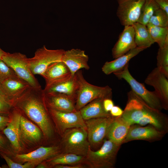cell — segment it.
<instances>
[{"mask_svg": "<svg viewBox=\"0 0 168 168\" xmlns=\"http://www.w3.org/2000/svg\"><path fill=\"white\" fill-rule=\"evenodd\" d=\"M13 106L23 112L37 124L46 138L51 137L53 130L48 108L44 100L42 89L37 90L31 88L14 101Z\"/></svg>", "mask_w": 168, "mask_h": 168, "instance_id": "1", "label": "cell"}, {"mask_svg": "<svg viewBox=\"0 0 168 168\" xmlns=\"http://www.w3.org/2000/svg\"><path fill=\"white\" fill-rule=\"evenodd\" d=\"M127 95L128 101L121 116L131 126L145 125L159 110L149 106L132 90Z\"/></svg>", "mask_w": 168, "mask_h": 168, "instance_id": "2", "label": "cell"}, {"mask_svg": "<svg viewBox=\"0 0 168 168\" xmlns=\"http://www.w3.org/2000/svg\"><path fill=\"white\" fill-rule=\"evenodd\" d=\"M120 145L111 140H104L101 147L93 151L90 147L83 164L90 168H112L115 164Z\"/></svg>", "mask_w": 168, "mask_h": 168, "instance_id": "3", "label": "cell"}, {"mask_svg": "<svg viewBox=\"0 0 168 168\" xmlns=\"http://www.w3.org/2000/svg\"><path fill=\"white\" fill-rule=\"evenodd\" d=\"M75 74L79 84L75 105L77 110H80L95 99L111 98L112 89L110 86H99L89 83L84 78L81 70L77 71Z\"/></svg>", "mask_w": 168, "mask_h": 168, "instance_id": "4", "label": "cell"}, {"mask_svg": "<svg viewBox=\"0 0 168 168\" xmlns=\"http://www.w3.org/2000/svg\"><path fill=\"white\" fill-rule=\"evenodd\" d=\"M62 144L64 153L86 156L90 145L86 128H74L66 130L63 133Z\"/></svg>", "mask_w": 168, "mask_h": 168, "instance_id": "5", "label": "cell"}, {"mask_svg": "<svg viewBox=\"0 0 168 168\" xmlns=\"http://www.w3.org/2000/svg\"><path fill=\"white\" fill-rule=\"evenodd\" d=\"M28 59L25 55L19 52H5L1 58L17 76L27 82L32 88L40 90L41 86L30 69Z\"/></svg>", "mask_w": 168, "mask_h": 168, "instance_id": "6", "label": "cell"}, {"mask_svg": "<svg viewBox=\"0 0 168 168\" xmlns=\"http://www.w3.org/2000/svg\"><path fill=\"white\" fill-rule=\"evenodd\" d=\"M128 65L123 69L113 73L119 79H124L130 86L132 90L151 107L160 110L162 108L161 102L154 91H148L144 84L137 81L130 73Z\"/></svg>", "mask_w": 168, "mask_h": 168, "instance_id": "7", "label": "cell"}, {"mask_svg": "<svg viewBox=\"0 0 168 168\" xmlns=\"http://www.w3.org/2000/svg\"><path fill=\"white\" fill-rule=\"evenodd\" d=\"M65 51L62 49H49L45 46L37 49L34 56L28 59L31 72L34 75L38 74L42 76L50 65L62 61Z\"/></svg>", "mask_w": 168, "mask_h": 168, "instance_id": "8", "label": "cell"}, {"mask_svg": "<svg viewBox=\"0 0 168 168\" xmlns=\"http://www.w3.org/2000/svg\"><path fill=\"white\" fill-rule=\"evenodd\" d=\"M114 118L110 116L85 121L88 139L91 147H98L103 142Z\"/></svg>", "mask_w": 168, "mask_h": 168, "instance_id": "9", "label": "cell"}, {"mask_svg": "<svg viewBox=\"0 0 168 168\" xmlns=\"http://www.w3.org/2000/svg\"><path fill=\"white\" fill-rule=\"evenodd\" d=\"M47 108L49 114L54 119L58 130L62 134L67 129L71 128H82L86 129L85 120L79 110L68 112Z\"/></svg>", "mask_w": 168, "mask_h": 168, "instance_id": "10", "label": "cell"}, {"mask_svg": "<svg viewBox=\"0 0 168 168\" xmlns=\"http://www.w3.org/2000/svg\"><path fill=\"white\" fill-rule=\"evenodd\" d=\"M146 0H117V15L121 24L131 26L137 22Z\"/></svg>", "mask_w": 168, "mask_h": 168, "instance_id": "11", "label": "cell"}, {"mask_svg": "<svg viewBox=\"0 0 168 168\" xmlns=\"http://www.w3.org/2000/svg\"><path fill=\"white\" fill-rule=\"evenodd\" d=\"M145 82L152 86L154 91L159 99L163 108H168V78L157 68L154 69L146 78Z\"/></svg>", "mask_w": 168, "mask_h": 168, "instance_id": "12", "label": "cell"}, {"mask_svg": "<svg viewBox=\"0 0 168 168\" xmlns=\"http://www.w3.org/2000/svg\"><path fill=\"white\" fill-rule=\"evenodd\" d=\"M79 84L76 74H71L46 85L44 92L66 94L76 100Z\"/></svg>", "mask_w": 168, "mask_h": 168, "instance_id": "13", "label": "cell"}, {"mask_svg": "<svg viewBox=\"0 0 168 168\" xmlns=\"http://www.w3.org/2000/svg\"><path fill=\"white\" fill-rule=\"evenodd\" d=\"M43 96L46 106L63 112H72L76 110V100L66 94L58 93H47L43 91Z\"/></svg>", "mask_w": 168, "mask_h": 168, "instance_id": "14", "label": "cell"}, {"mask_svg": "<svg viewBox=\"0 0 168 168\" xmlns=\"http://www.w3.org/2000/svg\"><path fill=\"white\" fill-rule=\"evenodd\" d=\"M60 152V149L58 146L42 147L27 153L16 154L14 158L18 162H29L35 166L59 154Z\"/></svg>", "mask_w": 168, "mask_h": 168, "instance_id": "15", "label": "cell"}, {"mask_svg": "<svg viewBox=\"0 0 168 168\" xmlns=\"http://www.w3.org/2000/svg\"><path fill=\"white\" fill-rule=\"evenodd\" d=\"M88 57L85 51L77 49H72L65 51L62 61L68 67L71 74L74 75L82 69H90L88 63Z\"/></svg>", "mask_w": 168, "mask_h": 168, "instance_id": "16", "label": "cell"}, {"mask_svg": "<svg viewBox=\"0 0 168 168\" xmlns=\"http://www.w3.org/2000/svg\"><path fill=\"white\" fill-rule=\"evenodd\" d=\"M164 133L151 125L143 127L133 124L130 126L123 143L135 140H156L161 138Z\"/></svg>", "mask_w": 168, "mask_h": 168, "instance_id": "17", "label": "cell"}, {"mask_svg": "<svg viewBox=\"0 0 168 168\" xmlns=\"http://www.w3.org/2000/svg\"><path fill=\"white\" fill-rule=\"evenodd\" d=\"M16 109L11 114L9 123L2 131L13 148L17 152H20L22 150L20 129L21 114L19 110Z\"/></svg>", "mask_w": 168, "mask_h": 168, "instance_id": "18", "label": "cell"}, {"mask_svg": "<svg viewBox=\"0 0 168 168\" xmlns=\"http://www.w3.org/2000/svg\"><path fill=\"white\" fill-rule=\"evenodd\" d=\"M134 31L132 25L125 26L118 40L112 49L113 58H116L136 48Z\"/></svg>", "mask_w": 168, "mask_h": 168, "instance_id": "19", "label": "cell"}, {"mask_svg": "<svg viewBox=\"0 0 168 168\" xmlns=\"http://www.w3.org/2000/svg\"><path fill=\"white\" fill-rule=\"evenodd\" d=\"M1 84L6 93L14 102L32 87L17 76L6 79Z\"/></svg>", "mask_w": 168, "mask_h": 168, "instance_id": "20", "label": "cell"}, {"mask_svg": "<svg viewBox=\"0 0 168 168\" xmlns=\"http://www.w3.org/2000/svg\"><path fill=\"white\" fill-rule=\"evenodd\" d=\"M130 126L121 116L115 117L106 137L114 143L121 145L123 143Z\"/></svg>", "mask_w": 168, "mask_h": 168, "instance_id": "21", "label": "cell"}, {"mask_svg": "<svg viewBox=\"0 0 168 168\" xmlns=\"http://www.w3.org/2000/svg\"><path fill=\"white\" fill-rule=\"evenodd\" d=\"M144 49L136 47L114 60L106 62L102 68V72L106 75H109L122 70L128 64L129 62L132 58Z\"/></svg>", "mask_w": 168, "mask_h": 168, "instance_id": "22", "label": "cell"}, {"mask_svg": "<svg viewBox=\"0 0 168 168\" xmlns=\"http://www.w3.org/2000/svg\"><path fill=\"white\" fill-rule=\"evenodd\" d=\"M21 137L22 140L30 143H36L42 137V132L35 125L22 115L20 119Z\"/></svg>", "mask_w": 168, "mask_h": 168, "instance_id": "23", "label": "cell"}, {"mask_svg": "<svg viewBox=\"0 0 168 168\" xmlns=\"http://www.w3.org/2000/svg\"><path fill=\"white\" fill-rule=\"evenodd\" d=\"M104 99L102 98L95 99L79 110L85 120L111 116L110 113L106 112L104 109L103 105Z\"/></svg>", "mask_w": 168, "mask_h": 168, "instance_id": "24", "label": "cell"}, {"mask_svg": "<svg viewBox=\"0 0 168 168\" xmlns=\"http://www.w3.org/2000/svg\"><path fill=\"white\" fill-rule=\"evenodd\" d=\"M70 74V72L68 67L61 61L50 65L42 76L44 79L46 85Z\"/></svg>", "mask_w": 168, "mask_h": 168, "instance_id": "25", "label": "cell"}, {"mask_svg": "<svg viewBox=\"0 0 168 168\" xmlns=\"http://www.w3.org/2000/svg\"><path fill=\"white\" fill-rule=\"evenodd\" d=\"M134 31V40L136 46L146 49L154 43L146 26L138 22L132 25Z\"/></svg>", "mask_w": 168, "mask_h": 168, "instance_id": "26", "label": "cell"}, {"mask_svg": "<svg viewBox=\"0 0 168 168\" xmlns=\"http://www.w3.org/2000/svg\"><path fill=\"white\" fill-rule=\"evenodd\" d=\"M85 156L75 154L63 152L47 160L48 165L54 167L58 165H74L83 164Z\"/></svg>", "mask_w": 168, "mask_h": 168, "instance_id": "27", "label": "cell"}, {"mask_svg": "<svg viewBox=\"0 0 168 168\" xmlns=\"http://www.w3.org/2000/svg\"><path fill=\"white\" fill-rule=\"evenodd\" d=\"M146 26L154 43H156L159 47H163L168 40V26L159 27L150 23Z\"/></svg>", "mask_w": 168, "mask_h": 168, "instance_id": "28", "label": "cell"}, {"mask_svg": "<svg viewBox=\"0 0 168 168\" xmlns=\"http://www.w3.org/2000/svg\"><path fill=\"white\" fill-rule=\"evenodd\" d=\"M159 8L154 0H146L137 22L146 26L155 12Z\"/></svg>", "mask_w": 168, "mask_h": 168, "instance_id": "29", "label": "cell"}, {"mask_svg": "<svg viewBox=\"0 0 168 168\" xmlns=\"http://www.w3.org/2000/svg\"><path fill=\"white\" fill-rule=\"evenodd\" d=\"M157 68L168 78V40L164 46L159 47L157 56Z\"/></svg>", "mask_w": 168, "mask_h": 168, "instance_id": "30", "label": "cell"}, {"mask_svg": "<svg viewBox=\"0 0 168 168\" xmlns=\"http://www.w3.org/2000/svg\"><path fill=\"white\" fill-rule=\"evenodd\" d=\"M148 23L159 27H167L168 14L159 8L155 12L151 17Z\"/></svg>", "mask_w": 168, "mask_h": 168, "instance_id": "31", "label": "cell"}, {"mask_svg": "<svg viewBox=\"0 0 168 168\" xmlns=\"http://www.w3.org/2000/svg\"><path fill=\"white\" fill-rule=\"evenodd\" d=\"M17 76L13 71L0 58V83L6 79Z\"/></svg>", "mask_w": 168, "mask_h": 168, "instance_id": "32", "label": "cell"}, {"mask_svg": "<svg viewBox=\"0 0 168 168\" xmlns=\"http://www.w3.org/2000/svg\"><path fill=\"white\" fill-rule=\"evenodd\" d=\"M0 155L5 160L8 166L10 168H30L35 166L34 164L29 162H26L22 164L14 162L7 155L2 152H0Z\"/></svg>", "mask_w": 168, "mask_h": 168, "instance_id": "33", "label": "cell"}, {"mask_svg": "<svg viewBox=\"0 0 168 168\" xmlns=\"http://www.w3.org/2000/svg\"><path fill=\"white\" fill-rule=\"evenodd\" d=\"M12 105L0 98V115L9 116Z\"/></svg>", "mask_w": 168, "mask_h": 168, "instance_id": "34", "label": "cell"}, {"mask_svg": "<svg viewBox=\"0 0 168 168\" xmlns=\"http://www.w3.org/2000/svg\"><path fill=\"white\" fill-rule=\"evenodd\" d=\"M5 137L0 132V152L8 155L11 154V151Z\"/></svg>", "mask_w": 168, "mask_h": 168, "instance_id": "35", "label": "cell"}, {"mask_svg": "<svg viewBox=\"0 0 168 168\" xmlns=\"http://www.w3.org/2000/svg\"><path fill=\"white\" fill-rule=\"evenodd\" d=\"M103 105L105 111L110 113V111L114 105L111 98H107L104 99L103 101Z\"/></svg>", "mask_w": 168, "mask_h": 168, "instance_id": "36", "label": "cell"}, {"mask_svg": "<svg viewBox=\"0 0 168 168\" xmlns=\"http://www.w3.org/2000/svg\"><path fill=\"white\" fill-rule=\"evenodd\" d=\"M0 98L13 105V100L6 93L1 83H0Z\"/></svg>", "mask_w": 168, "mask_h": 168, "instance_id": "37", "label": "cell"}, {"mask_svg": "<svg viewBox=\"0 0 168 168\" xmlns=\"http://www.w3.org/2000/svg\"><path fill=\"white\" fill-rule=\"evenodd\" d=\"M123 110L119 106L114 105L110 111L111 115L114 117L121 116Z\"/></svg>", "mask_w": 168, "mask_h": 168, "instance_id": "38", "label": "cell"}, {"mask_svg": "<svg viewBox=\"0 0 168 168\" xmlns=\"http://www.w3.org/2000/svg\"><path fill=\"white\" fill-rule=\"evenodd\" d=\"M10 120L9 116L0 115V131H2L7 126Z\"/></svg>", "mask_w": 168, "mask_h": 168, "instance_id": "39", "label": "cell"}, {"mask_svg": "<svg viewBox=\"0 0 168 168\" xmlns=\"http://www.w3.org/2000/svg\"><path fill=\"white\" fill-rule=\"evenodd\" d=\"M159 8L168 14V0H154Z\"/></svg>", "mask_w": 168, "mask_h": 168, "instance_id": "40", "label": "cell"}, {"mask_svg": "<svg viewBox=\"0 0 168 168\" xmlns=\"http://www.w3.org/2000/svg\"><path fill=\"white\" fill-rule=\"evenodd\" d=\"M54 167L56 168H84L86 167L83 164L74 165H55Z\"/></svg>", "mask_w": 168, "mask_h": 168, "instance_id": "41", "label": "cell"}, {"mask_svg": "<svg viewBox=\"0 0 168 168\" xmlns=\"http://www.w3.org/2000/svg\"><path fill=\"white\" fill-rule=\"evenodd\" d=\"M48 164L46 162H42L36 166V168H45L49 167Z\"/></svg>", "mask_w": 168, "mask_h": 168, "instance_id": "42", "label": "cell"}, {"mask_svg": "<svg viewBox=\"0 0 168 168\" xmlns=\"http://www.w3.org/2000/svg\"><path fill=\"white\" fill-rule=\"evenodd\" d=\"M5 52L3 51L0 48V58L1 59L2 56L5 54Z\"/></svg>", "mask_w": 168, "mask_h": 168, "instance_id": "43", "label": "cell"}, {"mask_svg": "<svg viewBox=\"0 0 168 168\" xmlns=\"http://www.w3.org/2000/svg\"><path fill=\"white\" fill-rule=\"evenodd\" d=\"M1 168V167L0 166V168Z\"/></svg>", "mask_w": 168, "mask_h": 168, "instance_id": "44", "label": "cell"}, {"mask_svg": "<svg viewBox=\"0 0 168 168\" xmlns=\"http://www.w3.org/2000/svg\"></svg>", "mask_w": 168, "mask_h": 168, "instance_id": "45", "label": "cell"}]
</instances>
